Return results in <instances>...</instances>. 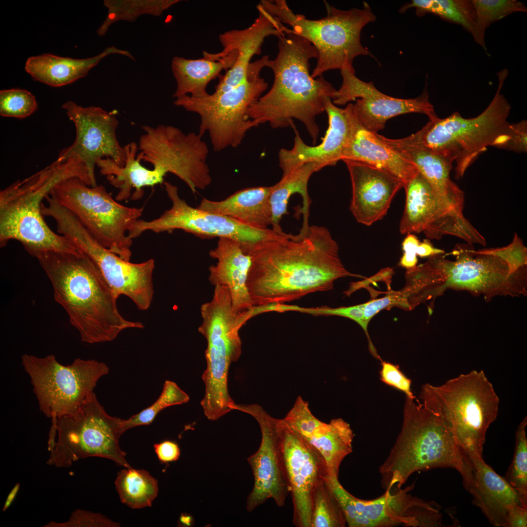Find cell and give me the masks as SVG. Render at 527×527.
Segmentation results:
<instances>
[{
	"instance_id": "b9f144b4",
	"label": "cell",
	"mask_w": 527,
	"mask_h": 527,
	"mask_svg": "<svg viewBox=\"0 0 527 527\" xmlns=\"http://www.w3.org/2000/svg\"><path fill=\"white\" fill-rule=\"evenodd\" d=\"M189 396L174 382L165 381L159 397L150 406L126 420L122 419V428L124 433L134 427L151 424L159 412L164 408L186 403Z\"/></svg>"
},
{
	"instance_id": "f5cc1de1",
	"label": "cell",
	"mask_w": 527,
	"mask_h": 527,
	"mask_svg": "<svg viewBox=\"0 0 527 527\" xmlns=\"http://www.w3.org/2000/svg\"><path fill=\"white\" fill-rule=\"evenodd\" d=\"M445 253L444 251L441 249L434 247L428 239L424 240L420 242L417 249V255L419 257H429L431 256Z\"/></svg>"
},
{
	"instance_id": "816d5d0a",
	"label": "cell",
	"mask_w": 527,
	"mask_h": 527,
	"mask_svg": "<svg viewBox=\"0 0 527 527\" xmlns=\"http://www.w3.org/2000/svg\"><path fill=\"white\" fill-rule=\"evenodd\" d=\"M527 526V507L516 505L508 511L506 519V527H526Z\"/></svg>"
},
{
	"instance_id": "9a60e30c",
	"label": "cell",
	"mask_w": 527,
	"mask_h": 527,
	"mask_svg": "<svg viewBox=\"0 0 527 527\" xmlns=\"http://www.w3.org/2000/svg\"><path fill=\"white\" fill-rule=\"evenodd\" d=\"M45 215L55 221L60 234L93 260L118 298L122 295L128 297L141 310L149 308L154 293L153 259L132 263L110 251L94 238L71 212L57 201L48 205Z\"/></svg>"
},
{
	"instance_id": "ee69618b",
	"label": "cell",
	"mask_w": 527,
	"mask_h": 527,
	"mask_svg": "<svg viewBox=\"0 0 527 527\" xmlns=\"http://www.w3.org/2000/svg\"><path fill=\"white\" fill-rule=\"evenodd\" d=\"M37 109L35 97L26 90L12 88L0 91V115L2 117L23 119Z\"/></svg>"
},
{
	"instance_id": "603a6c76",
	"label": "cell",
	"mask_w": 527,
	"mask_h": 527,
	"mask_svg": "<svg viewBox=\"0 0 527 527\" xmlns=\"http://www.w3.org/2000/svg\"><path fill=\"white\" fill-rule=\"evenodd\" d=\"M325 112L328 117V127L321 143L316 146L307 145L295 130L293 147L280 150L279 165L283 171V175L307 162H315L324 168L334 166L342 160L357 120L353 104L348 103L345 108H341L328 98L325 101Z\"/></svg>"
},
{
	"instance_id": "ac0fdd59",
	"label": "cell",
	"mask_w": 527,
	"mask_h": 527,
	"mask_svg": "<svg viewBox=\"0 0 527 527\" xmlns=\"http://www.w3.org/2000/svg\"><path fill=\"white\" fill-rule=\"evenodd\" d=\"M405 203L400 223L402 234L423 232L430 239L446 235L468 243L486 244L485 237L464 216L454 210L418 171L404 187Z\"/></svg>"
},
{
	"instance_id": "74e56055",
	"label": "cell",
	"mask_w": 527,
	"mask_h": 527,
	"mask_svg": "<svg viewBox=\"0 0 527 527\" xmlns=\"http://www.w3.org/2000/svg\"><path fill=\"white\" fill-rule=\"evenodd\" d=\"M410 8L422 17L430 13L442 20L461 26L472 35L476 21V12L472 0H413L400 9L404 13Z\"/></svg>"
},
{
	"instance_id": "f907efd6",
	"label": "cell",
	"mask_w": 527,
	"mask_h": 527,
	"mask_svg": "<svg viewBox=\"0 0 527 527\" xmlns=\"http://www.w3.org/2000/svg\"><path fill=\"white\" fill-rule=\"evenodd\" d=\"M155 452L159 460L166 463L178 460L180 456L178 445L173 441H164L154 445Z\"/></svg>"
},
{
	"instance_id": "7a4b0ae2",
	"label": "cell",
	"mask_w": 527,
	"mask_h": 527,
	"mask_svg": "<svg viewBox=\"0 0 527 527\" xmlns=\"http://www.w3.org/2000/svg\"><path fill=\"white\" fill-rule=\"evenodd\" d=\"M473 244H457L449 254L431 256L407 271L412 290L424 302L450 289L483 295L486 301L500 296L527 294V248L517 233L500 247L476 249Z\"/></svg>"
},
{
	"instance_id": "d4e9b609",
	"label": "cell",
	"mask_w": 527,
	"mask_h": 527,
	"mask_svg": "<svg viewBox=\"0 0 527 527\" xmlns=\"http://www.w3.org/2000/svg\"><path fill=\"white\" fill-rule=\"evenodd\" d=\"M345 96L349 102L356 100L353 105L358 121L373 133L384 129L388 120L401 114H425L429 119L437 116L426 87L415 98L398 99L382 93L372 81L366 82L353 77L346 85Z\"/></svg>"
},
{
	"instance_id": "60d3db41",
	"label": "cell",
	"mask_w": 527,
	"mask_h": 527,
	"mask_svg": "<svg viewBox=\"0 0 527 527\" xmlns=\"http://www.w3.org/2000/svg\"><path fill=\"white\" fill-rule=\"evenodd\" d=\"M327 478L318 485L315 491L311 527H345L344 512L329 487Z\"/></svg>"
},
{
	"instance_id": "bcb514c9",
	"label": "cell",
	"mask_w": 527,
	"mask_h": 527,
	"mask_svg": "<svg viewBox=\"0 0 527 527\" xmlns=\"http://www.w3.org/2000/svg\"><path fill=\"white\" fill-rule=\"evenodd\" d=\"M493 146L516 153H527V121L523 120L517 123H509Z\"/></svg>"
},
{
	"instance_id": "484cf974",
	"label": "cell",
	"mask_w": 527,
	"mask_h": 527,
	"mask_svg": "<svg viewBox=\"0 0 527 527\" xmlns=\"http://www.w3.org/2000/svg\"><path fill=\"white\" fill-rule=\"evenodd\" d=\"M460 472L464 487L473 497L472 503L495 527H506L509 510L516 505L525 507L516 490L496 473L483 457H469L463 452Z\"/></svg>"
},
{
	"instance_id": "52a82bcc",
	"label": "cell",
	"mask_w": 527,
	"mask_h": 527,
	"mask_svg": "<svg viewBox=\"0 0 527 527\" xmlns=\"http://www.w3.org/2000/svg\"><path fill=\"white\" fill-rule=\"evenodd\" d=\"M326 16L319 20H309L295 14L284 0H262L259 3L284 26L283 31L302 37L310 41L318 52L317 63L311 76L319 77L330 70H346L355 74L353 62L359 56L375 59L361 41L363 29L375 21L376 17L368 3L362 8L341 10L325 2Z\"/></svg>"
},
{
	"instance_id": "db71d44e",
	"label": "cell",
	"mask_w": 527,
	"mask_h": 527,
	"mask_svg": "<svg viewBox=\"0 0 527 527\" xmlns=\"http://www.w3.org/2000/svg\"><path fill=\"white\" fill-rule=\"evenodd\" d=\"M20 487V484L18 483L11 490L10 492L7 495L5 503L3 505V507H2V511H6L11 505L19 491Z\"/></svg>"
},
{
	"instance_id": "4fadbf2b",
	"label": "cell",
	"mask_w": 527,
	"mask_h": 527,
	"mask_svg": "<svg viewBox=\"0 0 527 527\" xmlns=\"http://www.w3.org/2000/svg\"><path fill=\"white\" fill-rule=\"evenodd\" d=\"M49 195L71 212L101 245L130 261L132 240L128 232L142 215L143 207L122 205L103 186H88L77 177L60 182Z\"/></svg>"
},
{
	"instance_id": "5bb4252c",
	"label": "cell",
	"mask_w": 527,
	"mask_h": 527,
	"mask_svg": "<svg viewBox=\"0 0 527 527\" xmlns=\"http://www.w3.org/2000/svg\"><path fill=\"white\" fill-rule=\"evenodd\" d=\"M21 364L29 375L40 411L52 420L75 412L94 392L99 380L109 372L103 363L77 358L64 365L54 355L25 354Z\"/></svg>"
},
{
	"instance_id": "3957f363",
	"label": "cell",
	"mask_w": 527,
	"mask_h": 527,
	"mask_svg": "<svg viewBox=\"0 0 527 527\" xmlns=\"http://www.w3.org/2000/svg\"><path fill=\"white\" fill-rule=\"evenodd\" d=\"M278 38V53L267 64L274 74L272 86L249 108L247 116L258 125L267 123L273 128L294 130V120H298L314 145L319 133L316 117L325 111L326 99L337 90L323 76L316 79L310 74V60L318 54L310 41L289 32Z\"/></svg>"
},
{
	"instance_id": "8fae6325",
	"label": "cell",
	"mask_w": 527,
	"mask_h": 527,
	"mask_svg": "<svg viewBox=\"0 0 527 527\" xmlns=\"http://www.w3.org/2000/svg\"><path fill=\"white\" fill-rule=\"evenodd\" d=\"M268 59L264 56L250 62L244 81L227 91L200 98L185 95L174 101L176 106L200 116L199 134L203 137L208 133L214 151L237 147L247 132L259 126L248 118L247 112L267 88L260 72L267 66Z\"/></svg>"
},
{
	"instance_id": "c3c4849f",
	"label": "cell",
	"mask_w": 527,
	"mask_h": 527,
	"mask_svg": "<svg viewBox=\"0 0 527 527\" xmlns=\"http://www.w3.org/2000/svg\"><path fill=\"white\" fill-rule=\"evenodd\" d=\"M393 306L403 307V303L398 293H389L380 299L371 300L365 303L364 316L369 323L370 320L381 310Z\"/></svg>"
},
{
	"instance_id": "277c9868",
	"label": "cell",
	"mask_w": 527,
	"mask_h": 527,
	"mask_svg": "<svg viewBox=\"0 0 527 527\" xmlns=\"http://www.w3.org/2000/svg\"><path fill=\"white\" fill-rule=\"evenodd\" d=\"M38 259L52 284L55 300L67 313L81 341L110 342L126 329L143 328L142 323L127 320L120 314L118 297L83 251H49Z\"/></svg>"
},
{
	"instance_id": "4dcf8cb0",
	"label": "cell",
	"mask_w": 527,
	"mask_h": 527,
	"mask_svg": "<svg viewBox=\"0 0 527 527\" xmlns=\"http://www.w3.org/2000/svg\"><path fill=\"white\" fill-rule=\"evenodd\" d=\"M123 147L126 154L123 166H119L108 158L98 161L96 165L109 183L119 189L115 197L117 201H125L130 197L137 200L143 197V187L164 183L167 174L160 167L149 169L141 164L137 157L138 145L136 142H131Z\"/></svg>"
},
{
	"instance_id": "d6a6232c",
	"label": "cell",
	"mask_w": 527,
	"mask_h": 527,
	"mask_svg": "<svg viewBox=\"0 0 527 527\" xmlns=\"http://www.w3.org/2000/svg\"><path fill=\"white\" fill-rule=\"evenodd\" d=\"M112 54L124 55L135 60L128 51L111 46L96 56L85 59L62 57L50 54L32 56L27 60L25 70L36 81L51 87H60L85 77L101 59Z\"/></svg>"
},
{
	"instance_id": "7402d4cb",
	"label": "cell",
	"mask_w": 527,
	"mask_h": 527,
	"mask_svg": "<svg viewBox=\"0 0 527 527\" xmlns=\"http://www.w3.org/2000/svg\"><path fill=\"white\" fill-rule=\"evenodd\" d=\"M233 408L253 416L262 433L259 448L247 459L252 470L254 485L247 497L246 509L250 512L270 498L278 506L283 507L290 490L279 456L278 419L257 404H235Z\"/></svg>"
},
{
	"instance_id": "e0dca14e",
	"label": "cell",
	"mask_w": 527,
	"mask_h": 527,
	"mask_svg": "<svg viewBox=\"0 0 527 527\" xmlns=\"http://www.w3.org/2000/svg\"><path fill=\"white\" fill-rule=\"evenodd\" d=\"M137 157L172 173L183 181L195 194L212 182L206 160L209 153L202 136L194 132L184 133L169 125L142 126Z\"/></svg>"
},
{
	"instance_id": "9f6ffc18",
	"label": "cell",
	"mask_w": 527,
	"mask_h": 527,
	"mask_svg": "<svg viewBox=\"0 0 527 527\" xmlns=\"http://www.w3.org/2000/svg\"><path fill=\"white\" fill-rule=\"evenodd\" d=\"M335 316H336V307L335 308Z\"/></svg>"
},
{
	"instance_id": "f35d334b",
	"label": "cell",
	"mask_w": 527,
	"mask_h": 527,
	"mask_svg": "<svg viewBox=\"0 0 527 527\" xmlns=\"http://www.w3.org/2000/svg\"><path fill=\"white\" fill-rule=\"evenodd\" d=\"M179 0H104L108 9L107 16L98 28L97 33L104 36L110 26L118 21L132 22L143 15H161Z\"/></svg>"
},
{
	"instance_id": "4316f807",
	"label": "cell",
	"mask_w": 527,
	"mask_h": 527,
	"mask_svg": "<svg viewBox=\"0 0 527 527\" xmlns=\"http://www.w3.org/2000/svg\"><path fill=\"white\" fill-rule=\"evenodd\" d=\"M352 185L350 209L356 221L370 225L387 213L403 182L389 173L364 162L343 161Z\"/></svg>"
},
{
	"instance_id": "6da1fadb",
	"label": "cell",
	"mask_w": 527,
	"mask_h": 527,
	"mask_svg": "<svg viewBox=\"0 0 527 527\" xmlns=\"http://www.w3.org/2000/svg\"><path fill=\"white\" fill-rule=\"evenodd\" d=\"M243 248L251 257L247 286L253 305L284 304L332 289L340 278H363L345 268L337 242L323 226L297 235L276 233Z\"/></svg>"
},
{
	"instance_id": "7bdbcfd3",
	"label": "cell",
	"mask_w": 527,
	"mask_h": 527,
	"mask_svg": "<svg viewBox=\"0 0 527 527\" xmlns=\"http://www.w3.org/2000/svg\"><path fill=\"white\" fill-rule=\"evenodd\" d=\"M525 417L516 432V444L512 461L506 474V480L516 490L522 503L527 506V438Z\"/></svg>"
},
{
	"instance_id": "ba28073f",
	"label": "cell",
	"mask_w": 527,
	"mask_h": 527,
	"mask_svg": "<svg viewBox=\"0 0 527 527\" xmlns=\"http://www.w3.org/2000/svg\"><path fill=\"white\" fill-rule=\"evenodd\" d=\"M419 397L425 407L445 421L464 454L483 457L486 431L499 405L483 370L462 374L439 386L425 384Z\"/></svg>"
},
{
	"instance_id": "83f0119b",
	"label": "cell",
	"mask_w": 527,
	"mask_h": 527,
	"mask_svg": "<svg viewBox=\"0 0 527 527\" xmlns=\"http://www.w3.org/2000/svg\"><path fill=\"white\" fill-rule=\"evenodd\" d=\"M215 265L209 267V282L229 289L234 311L242 313L253 306L247 286L251 257L245 253L241 243L233 239L219 238L217 246L210 251Z\"/></svg>"
},
{
	"instance_id": "5b68a950",
	"label": "cell",
	"mask_w": 527,
	"mask_h": 527,
	"mask_svg": "<svg viewBox=\"0 0 527 527\" xmlns=\"http://www.w3.org/2000/svg\"><path fill=\"white\" fill-rule=\"evenodd\" d=\"M80 178L89 186L92 181L87 168L74 160L57 159L45 168L18 180L0 192V246L12 240L38 258L49 251L78 253L80 250L65 236L54 232L41 213L42 201L53 187L70 178Z\"/></svg>"
},
{
	"instance_id": "681fc988",
	"label": "cell",
	"mask_w": 527,
	"mask_h": 527,
	"mask_svg": "<svg viewBox=\"0 0 527 527\" xmlns=\"http://www.w3.org/2000/svg\"><path fill=\"white\" fill-rule=\"evenodd\" d=\"M420 242L413 234H407L402 243L403 255L399 265L407 270L414 268L418 262L417 249Z\"/></svg>"
},
{
	"instance_id": "f6af8a7d",
	"label": "cell",
	"mask_w": 527,
	"mask_h": 527,
	"mask_svg": "<svg viewBox=\"0 0 527 527\" xmlns=\"http://www.w3.org/2000/svg\"><path fill=\"white\" fill-rule=\"evenodd\" d=\"M120 524L100 513L76 509L64 522L50 521L44 527H118Z\"/></svg>"
},
{
	"instance_id": "ffe728a7",
	"label": "cell",
	"mask_w": 527,
	"mask_h": 527,
	"mask_svg": "<svg viewBox=\"0 0 527 527\" xmlns=\"http://www.w3.org/2000/svg\"><path fill=\"white\" fill-rule=\"evenodd\" d=\"M278 449L293 507V523L311 527L314 495L318 485L328 475L321 455L283 419H278Z\"/></svg>"
},
{
	"instance_id": "1f68e13d",
	"label": "cell",
	"mask_w": 527,
	"mask_h": 527,
	"mask_svg": "<svg viewBox=\"0 0 527 527\" xmlns=\"http://www.w3.org/2000/svg\"><path fill=\"white\" fill-rule=\"evenodd\" d=\"M273 189V185L248 187L220 201L203 198L197 208L252 227L268 228L272 224L270 196Z\"/></svg>"
},
{
	"instance_id": "836d02e7",
	"label": "cell",
	"mask_w": 527,
	"mask_h": 527,
	"mask_svg": "<svg viewBox=\"0 0 527 527\" xmlns=\"http://www.w3.org/2000/svg\"><path fill=\"white\" fill-rule=\"evenodd\" d=\"M237 57V51L233 50L218 60L173 57L171 68L177 87L173 97L176 99L190 95L200 98L207 95L206 89L209 82L218 77L222 70L230 69Z\"/></svg>"
},
{
	"instance_id": "f546056e",
	"label": "cell",
	"mask_w": 527,
	"mask_h": 527,
	"mask_svg": "<svg viewBox=\"0 0 527 527\" xmlns=\"http://www.w3.org/2000/svg\"><path fill=\"white\" fill-rule=\"evenodd\" d=\"M385 143L412 163L437 193L454 210L464 213V192L453 182L450 174L453 162L423 147L401 143L377 134Z\"/></svg>"
},
{
	"instance_id": "2e32d148",
	"label": "cell",
	"mask_w": 527,
	"mask_h": 527,
	"mask_svg": "<svg viewBox=\"0 0 527 527\" xmlns=\"http://www.w3.org/2000/svg\"><path fill=\"white\" fill-rule=\"evenodd\" d=\"M327 481L339 501L349 527H438L443 526L440 506L412 496L414 486L386 489L378 498L359 499L348 492L338 476L328 475Z\"/></svg>"
},
{
	"instance_id": "8992f818",
	"label": "cell",
	"mask_w": 527,
	"mask_h": 527,
	"mask_svg": "<svg viewBox=\"0 0 527 527\" xmlns=\"http://www.w3.org/2000/svg\"><path fill=\"white\" fill-rule=\"evenodd\" d=\"M414 401L406 398L401 430L379 467L385 490L401 488L418 471L451 467L460 472L463 466L462 452L446 423Z\"/></svg>"
},
{
	"instance_id": "e575fe53",
	"label": "cell",
	"mask_w": 527,
	"mask_h": 527,
	"mask_svg": "<svg viewBox=\"0 0 527 527\" xmlns=\"http://www.w3.org/2000/svg\"><path fill=\"white\" fill-rule=\"evenodd\" d=\"M354 435L348 423L336 418L328 423L320 421L309 433L302 437L323 457L328 474L338 476L341 463L353 451Z\"/></svg>"
},
{
	"instance_id": "30bf717a",
	"label": "cell",
	"mask_w": 527,
	"mask_h": 527,
	"mask_svg": "<svg viewBox=\"0 0 527 527\" xmlns=\"http://www.w3.org/2000/svg\"><path fill=\"white\" fill-rule=\"evenodd\" d=\"M201 314L198 331L207 341L206 367L202 375L205 394L201 405L207 418L217 420L231 411L235 403L228 393V373L242 354V326L230 291L224 286H215L211 300L201 305Z\"/></svg>"
},
{
	"instance_id": "f1b7e54d",
	"label": "cell",
	"mask_w": 527,
	"mask_h": 527,
	"mask_svg": "<svg viewBox=\"0 0 527 527\" xmlns=\"http://www.w3.org/2000/svg\"><path fill=\"white\" fill-rule=\"evenodd\" d=\"M360 162L385 171L404 185L418 172L416 167L377 136L364 127L358 120L342 160Z\"/></svg>"
},
{
	"instance_id": "9c48e42d",
	"label": "cell",
	"mask_w": 527,
	"mask_h": 527,
	"mask_svg": "<svg viewBox=\"0 0 527 527\" xmlns=\"http://www.w3.org/2000/svg\"><path fill=\"white\" fill-rule=\"evenodd\" d=\"M498 86L486 108L477 116L463 118L458 112L440 119H429L423 128L399 142L423 147L455 161V177L462 178L478 156L492 146L505 132L511 106L501 91L507 77L497 74Z\"/></svg>"
},
{
	"instance_id": "ab89813d",
	"label": "cell",
	"mask_w": 527,
	"mask_h": 527,
	"mask_svg": "<svg viewBox=\"0 0 527 527\" xmlns=\"http://www.w3.org/2000/svg\"><path fill=\"white\" fill-rule=\"evenodd\" d=\"M476 21L472 35L474 41L487 53L486 31L490 25L515 12H527V6L517 0H472Z\"/></svg>"
},
{
	"instance_id": "8d00e7d4",
	"label": "cell",
	"mask_w": 527,
	"mask_h": 527,
	"mask_svg": "<svg viewBox=\"0 0 527 527\" xmlns=\"http://www.w3.org/2000/svg\"><path fill=\"white\" fill-rule=\"evenodd\" d=\"M121 502L133 509L151 507L157 496V480L143 469L126 467L119 471L115 482Z\"/></svg>"
},
{
	"instance_id": "d590c367",
	"label": "cell",
	"mask_w": 527,
	"mask_h": 527,
	"mask_svg": "<svg viewBox=\"0 0 527 527\" xmlns=\"http://www.w3.org/2000/svg\"><path fill=\"white\" fill-rule=\"evenodd\" d=\"M323 168L320 164L309 162L302 164L283 175L281 180L273 185L270 196L272 212V229L277 233L283 232L280 222L283 215L287 213V206L291 196L296 193L300 194L303 201V223L302 231H306L308 224L309 208L310 199L307 191V184L312 174ZM300 230V231H301Z\"/></svg>"
},
{
	"instance_id": "44dd1931",
	"label": "cell",
	"mask_w": 527,
	"mask_h": 527,
	"mask_svg": "<svg viewBox=\"0 0 527 527\" xmlns=\"http://www.w3.org/2000/svg\"><path fill=\"white\" fill-rule=\"evenodd\" d=\"M61 108L74 124L76 138L71 145L61 151L57 159L74 160L83 165L88 170L92 187L96 186L94 171L98 161L108 158L121 167L126 162L124 147L120 145L116 134L118 120L113 112L94 106L82 107L71 101Z\"/></svg>"
},
{
	"instance_id": "d6986e66",
	"label": "cell",
	"mask_w": 527,
	"mask_h": 527,
	"mask_svg": "<svg viewBox=\"0 0 527 527\" xmlns=\"http://www.w3.org/2000/svg\"><path fill=\"white\" fill-rule=\"evenodd\" d=\"M164 185L172 206L152 220L136 221L128 232L131 239L147 231L158 233L181 229L199 236L230 238L248 245L276 233L272 229L252 227L226 216L194 208L180 197L176 185L167 182H164Z\"/></svg>"
},
{
	"instance_id": "7dc6e473",
	"label": "cell",
	"mask_w": 527,
	"mask_h": 527,
	"mask_svg": "<svg viewBox=\"0 0 527 527\" xmlns=\"http://www.w3.org/2000/svg\"><path fill=\"white\" fill-rule=\"evenodd\" d=\"M381 365L380 374L383 383L403 392L406 398L417 400L411 389V380L403 373L398 365L383 361H381Z\"/></svg>"
},
{
	"instance_id": "7c38bea8",
	"label": "cell",
	"mask_w": 527,
	"mask_h": 527,
	"mask_svg": "<svg viewBox=\"0 0 527 527\" xmlns=\"http://www.w3.org/2000/svg\"><path fill=\"white\" fill-rule=\"evenodd\" d=\"M122 422L106 413L93 392L75 412L52 421L57 439L46 463L66 468L79 459L99 457L131 467L119 445Z\"/></svg>"
},
{
	"instance_id": "11a10c76",
	"label": "cell",
	"mask_w": 527,
	"mask_h": 527,
	"mask_svg": "<svg viewBox=\"0 0 527 527\" xmlns=\"http://www.w3.org/2000/svg\"><path fill=\"white\" fill-rule=\"evenodd\" d=\"M180 522L182 525L190 526L193 522L192 517L186 514H182L180 517Z\"/></svg>"
},
{
	"instance_id": "cb8c5ba5",
	"label": "cell",
	"mask_w": 527,
	"mask_h": 527,
	"mask_svg": "<svg viewBox=\"0 0 527 527\" xmlns=\"http://www.w3.org/2000/svg\"><path fill=\"white\" fill-rule=\"evenodd\" d=\"M258 17L248 27L233 29L219 35L223 50L217 53L203 51V57L218 60L235 50L238 53L233 66L223 75L218 77L219 81L215 86V93L227 91L243 82L246 78L248 68L252 57L261 53V47L266 38L270 36L278 38L285 34L284 26L276 17L259 4L257 6Z\"/></svg>"
}]
</instances>
